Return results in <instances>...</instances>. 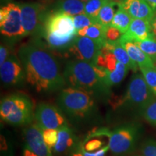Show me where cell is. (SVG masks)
<instances>
[{"label":"cell","mask_w":156,"mask_h":156,"mask_svg":"<svg viewBox=\"0 0 156 156\" xmlns=\"http://www.w3.org/2000/svg\"><path fill=\"white\" fill-rule=\"evenodd\" d=\"M17 56L24 67L26 83L37 93L50 94L62 90L65 86L58 60L41 39L20 46Z\"/></svg>","instance_id":"obj_1"},{"label":"cell","mask_w":156,"mask_h":156,"mask_svg":"<svg viewBox=\"0 0 156 156\" xmlns=\"http://www.w3.org/2000/svg\"><path fill=\"white\" fill-rule=\"evenodd\" d=\"M63 75L68 87L85 91L96 100L108 101L112 95L106 73L95 64L71 59L66 63Z\"/></svg>","instance_id":"obj_2"},{"label":"cell","mask_w":156,"mask_h":156,"mask_svg":"<svg viewBox=\"0 0 156 156\" xmlns=\"http://www.w3.org/2000/svg\"><path fill=\"white\" fill-rule=\"evenodd\" d=\"M94 97L81 90L67 87L60 90L57 106L74 122H88L96 116L97 105Z\"/></svg>","instance_id":"obj_3"},{"label":"cell","mask_w":156,"mask_h":156,"mask_svg":"<svg viewBox=\"0 0 156 156\" xmlns=\"http://www.w3.org/2000/svg\"><path fill=\"white\" fill-rule=\"evenodd\" d=\"M33 101L22 94H12L2 98L0 116L2 120L14 126H28L35 119Z\"/></svg>","instance_id":"obj_4"},{"label":"cell","mask_w":156,"mask_h":156,"mask_svg":"<svg viewBox=\"0 0 156 156\" xmlns=\"http://www.w3.org/2000/svg\"><path fill=\"white\" fill-rule=\"evenodd\" d=\"M156 98L146 83L143 75L135 73L132 75L126 93L119 100L116 106L144 109Z\"/></svg>","instance_id":"obj_5"},{"label":"cell","mask_w":156,"mask_h":156,"mask_svg":"<svg viewBox=\"0 0 156 156\" xmlns=\"http://www.w3.org/2000/svg\"><path fill=\"white\" fill-rule=\"evenodd\" d=\"M141 134V126L135 123L126 124L108 131L109 151L115 155L131 152L135 147Z\"/></svg>","instance_id":"obj_6"},{"label":"cell","mask_w":156,"mask_h":156,"mask_svg":"<svg viewBox=\"0 0 156 156\" xmlns=\"http://www.w3.org/2000/svg\"><path fill=\"white\" fill-rule=\"evenodd\" d=\"M21 9L23 37L38 36L49 10L48 5L39 2H18Z\"/></svg>","instance_id":"obj_7"},{"label":"cell","mask_w":156,"mask_h":156,"mask_svg":"<svg viewBox=\"0 0 156 156\" xmlns=\"http://www.w3.org/2000/svg\"><path fill=\"white\" fill-rule=\"evenodd\" d=\"M0 31L3 36L12 41L24 38L18 2H8L1 7Z\"/></svg>","instance_id":"obj_8"},{"label":"cell","mask_w":156,"mask_h":156,"mask_svg":"<svg viewBox=\"0 0 156 156\" xmlns=\"http://www.w3.org/2000/svg\"><path fill=\"white\" fill-rule=\"evenodd\" d=\"M93 64L104 71L106 82L111 87L122 83L129 70L126 66L119 62L114 54L103 45Z\"/></svg>","instance_id":"obj_9"},{"label":"cell","mask_w":156,"mask_h":156,"mask_svg":"<svg viewBox=\"0 0 156 156\" xmlns=\"http://www.w3.org/2000/svg\"><path fill=\"white\" fill-rule=\"evenodd\" d=\"M22 156H53L51 148L45 142L41 129L36 123L29 124L23 129Z\"/></svg>","instance_id":"obj_10"},{"label":"cell","mask_w":156,"mask_h":156,"mask_svg":"<svg viewBox=\"0 0 156 156\" xmlns=\"http://www.w3.org/2000/svg\"><path fill=\"white\" fill-rule=\"evenodd\" d=\"M35 120L41 129L58 130L67 125L65 115L58 106L51 103L42 102L35 110Z\"/></svg>","instance_id":"obj_11"},{"label":"cell","mask_w":156,"mask_h":156,"mask_svg":"<svg viewBox=\"0 0 156 156\" xmlns=\"http://www.w3.org/2000/svg\"><path fill=\"white\" fill-rule=\"evenodd\" d=\"M42 33H46L60 38L77 36L73 17L64 13L49 12L38 36Z\"/></svg>","instance_id":"obj_12"},{"label":"cell","mask_w":156,"mask_h":156,"mask_svg":"<svg viewBox=\"0 0 156 156\" xmlns=\"http://www.w3.org/2000/svg\"><path fill=\"white\" fill-rule=\"evenodd\" d=\"M103 45L85 36H77L64 55L72 60L94 64Z\"/></svg>","instance_id":"obj_13"},{"label":"cell","mask_w":156,"mask_h":156,"mask_svg":"<svg viewBox=\"0 0 156 156\" xmlns=\"http://www.w3.org/2000/svg\"><path fill=\"white\" fill-rule=\"evenodd\" d=\"M0 77L7 87H20L26 82L25 71L19 56L12 54L0 66Z\"/></svg>","instance_id":"obj_14"},{"label":"cell","mask_w":156,"mask_h":156,"mask_svg":"<svg viewBox=\"0 0 156 156\" xmlns=\"http://www.w3.org/2000/svg\"><path fill=\"white\" fill-rule=\"evenodd\" d=\"M120 7L134 19L151 21L156 14L146 0H124Z\"/></svg>","instance_id":"obj_15"},{"label":"cell","mask_w":156,"mask_h":156,"mask_svg":"<svg viewBox=\"0 0 156 156\" xmlns=\"http://www.w3.org/2000/svg\"><path fill=\"white\" fill-rule=\"evenodd\" d=\"M119 43L125 48L132 61L137 64L139 69L142 67H155L153 60L142 51L134 41L129 38L125 36V34L123 35Z\"/></svg>","instance_id":"obj_16"},{"label":"cell","mask_w":156,"mask_h":156,"mask_svg":"<svg viewBox=\"0 0 156 156\" xmlns=\"http://www.w3.org/2000/svg\"><path fill=\"white\" fill-rule=\"evenodd\" d=\"M78 145L77 138L68 125L58 130V140L53 147L56 155H60L73 151Z\"/></svg>","instance_id":"obj_17"},{"label":"cell","mask_w":156,"mask_h":156,"mask_svg":"<svg viewBox=\"0 0 156 156\" xmlns=\"http://www.w3.org/2000/svg\"><path fill=\"white\" fill-rule=\"evenodd\" d=\"M124 34L134 41H140L154 37L152 34L151 21L143 19L132 18L129 27Z\"/></svg>","instance_id":"obj_18"},{"label":"cell","mask_w":156,"mask_h":156,"mask_svg":"<svg viewBox=\"0 0 156 156\" xmlns=\"http://www.w3.org/2000/svg\"><path fill=\"white\" fill-rule=\"evenodd\" d=\"M85 2L80 0H56L48 5V10L51 13H64L73 17L85 12Z\"/></svg>","instance_id":"obj_19"},{"label":"cell","mask_w":156,"mask_h":156,"mask_svg":"<svg viewBox=\"0 0 156 156\" xmlns=\"http://www.w3.org/2000/svg\"><path fill=\"white\" fill-rule=\"evenodd\" d=\"M103 46H105L112 53L114 54L115 58L120 62L121 63L126 66L129 69L132 70V71L136 72L139 69L137 64H136L131 59L126 51L125 50L121 44L119 42H107L106 41L103 44Z\"/></svg>","instance_id":"obj_20"},{"label":"cell","mask_w":156,"mask_h":156,"mask_svg":"<svg viewBox=\"0 0 156 156\" xmlns=\"http://www.w3.org/2000/svg\"><path fill=\"white\" fill-rule=\"evenodd\" d=\"M120 8V4L109 1L101 8L96 17L98 23L106 27L112 24L115 14Z\"/></svg>","instance_id":"obj_21"},{"label":"cell","mask_w":156,"mask_h":156,"mask_svg":"<svg viewBox=\"0 0 156 156\" xmlns=\"http://www.w3.org/2000/svg\"><path fill=\"white\" fill-rule=\"evenodd\" d=\"M105 28L106 27L99 24V23H95L90 26L77 31V36L87 37V38L103 45V44L106 42L104 36Z\"/></svg>","instance_id":"obj_22"},{"label":"cell","mask_w":156,"mask_h":156,"mask_svg":"<svg viewBox=\"0 0 156 156\" xmlns=\"http://www.w3.org/2000/svg\"><path fill=\"white\" fill-rule=\"evenodd\" d=\"M132 20V17L120 7L115 14L111 25L119 29L124 34L127 31Z\"/></svg>","instance_id":"obj_23"},{"label":"cell","mask_w":156,"mask_h":156,"mask_svg":"<svg viewBox=\"0 0 156 156\" xmlns=\"http://www.w3.org/2000/svg\"><path fill=\"white\" fill-rule=\"evenodd\" d=\"M135 42L142 51L149 56L155 63L156 62V38L151 37L145 40Z\"/></svg>","instance_id":"obj_24"},{"label":"cell","mask_w":156,"mask_h":156,"mask_svg":"<svg viewBox=\"0 0 156 156\" xmlns=\"http://www.w3.org/2000/svg\"><path fill=\"white\" fill-rule=\"evenodd\" d=\"M109 1L110 0H89L85 2L84 13L96 20L101 8Z\"/></svg>","instance_id":"obj_25"},{"label":"cell","mask_w":156,"mask_h":156,"mask_svg":"<svg viewBox=\"0 0 156 156\" xmlns=\"http://www.w3.org/2000/svg\"><path fill=\"white\" fill-rule=\"evenodd\" d=\"M140 69L147 85L156 97V68L155 67H142Z\"/></svg>","instance_id":"obj_26"},{"label":"cell","mask_w":156,"mask_h":156,"mask_svg":"<svg viewBox=\"0 0 156 156\" xmlns=\"http://www.w3.org/2000/svg\"><path fill=\"white\" fill-rule=\"evenodd\" d=\"M73 21L77 31L98 23L96 20L88 16L85 13H82V14L73 16Z\"/></svg>","instance_id":"obj_27"},{"label":"cell","mask_w":156,"mask_h":156,"mask_svg":"<svg viewBox=\"0 0 156 156\" xmlns=\"http://www.w3.org/2000/svg\"><path fill=\"white\" fill-rule=\"evenodd\" d=\"M141 112L142 116L147 122L156 126V98Z\"/></svg>","instance_id":"obj_28"},{"label":"cell","mask_w":156,"mask_h":156,"mask_svg":"<svg viewBox=\"0 0 156 156\" xmlns=\"http://www.w3.org/2000/svg\"><path fill=\"white\" fill-rule=\"evenodd\" d=\"M124 34L119 29L110 25L105 28V41L107 42H119Z\"/></svg>","instance_id":"obj_29"},{"label":"cell","mask_w":156,"mask_h":156,"mask_svg":"<svg viewBox=\"0 0 156 156\" xmlns=\"http://www.w3.org/2000/svg\"><path fill=\"white\" fill-rule=\"evenodd\" d=\"M141 152L143 156H156V140L147 139L141 145Z\"/></svg>","instance_id":"obj_30"},{"label":"cell","mask_w":156,"mask_h":156,"mask_svg":"<svg viewBox=\"0 0 156 156\" xmlns=\"http://www.w3.org/2000/svg\"><path fill=\"white\" fill-rule=\"evenodd\" d=\"M42 135L45 142L50 148L54 147L58 140V130L41 129Z\"/></svg>","instance_id":"obj_31"},{"label":"cell","mask_w":156,"mask_h":156,"mask_svg":"<svg viewBox=\"0 0 156 156\" xmlns=\"http://www.w3.org/2000/svg\"><path fill=\"white\" fill-rule=\"evenodd\" d=\"M102 144L103 142L101 140L94 139V137H93V140H89L85 145H81V147H80V148L87 152H94L103 147H102Z\"/></svg>","instance_id":"obj_32"},{"label":"cell","mask_w":156,"mask_h":156,"mask_svg":"<svg viewBox=\"0 0 156 156\" xmlns=\"http://www.w3.org/2000/svg\"><path fill=\"white\" fill-rule=\"evenodd\" d=\"M12 51V46L10 44H1L0 46V66H2L5 63L6 60L8 58L10 55Z\"/></svg>","instance_id":"obj_33"},{"label":"cell","mask_w":156,"mask_h":156,"mask_svg":"<svg viewBox=\"0 0 156 156\" xmlns=\"http://www.w3.org/2000/svg\"><path fill=\"white\" fill-rule=\"evenodd\" d=\"M108 150H109L108 145H107L97 151L87 152V151H84L83 149H81V148H80L79 152L83 156H105V155H106V153L108 152Z\"/></svg>","instance_id":"obj_34"},{"label":"cell","mask_w":156,"mask_h":156,"mask_svg":"<svg viewBox=\"0 0 156 156\" xmlns=\"http://www.w3.org/2000/svg\"><path fill=\"white\" fill-rule=\"evenodd\" d=\"M151 26L152 34H153L154 38H156V14L153 17V18L151 20Z\"/></svg>","instance_id":"obj_35"},{"label":"cell","mask_w":156,"mask_h":156,"mask_svg":"<svg viewBox=\"0 0 156 156\" xmlns=\"http://www.w3.org/2000/svg\"><path fill=\"white\" fill-rule=\"evenodd\" d=\"M146 2L149 4V5L156 13V0H146Z\"/></svg>","instance_id":"obj_36"},{"label":"cell","mask_w":156,"mask_h":156,"mask_svg":"<svg viewBox=\"0 0 156 156\" xmlns=\"http://www.w3.org/2000/svg\"><path fill=\"white\" fill-rule=\"evenodd\" d=\"M72 156H83V155H82V154L80 153L79 151H78V152H75V153H73Z\"/></svg>","instance_id":"obj_37"},{"label":"cell","mask_w":156,"mask_h":156,"mask_svg":"<svg viewBox=\"0 0 156 156\" xmlns=\"http://www.w3.org/2000/svg\"><path fill=\"white\" fill-rule=\"evenodd\" d=\"M111 1H113V2H115L121 4V3L122 2H124V0H111Z\"/></svg>","instance_id":"obj_38"},{"label":"cell","mask_w":156,"mask_h":156,"mask_svg":"<svg viewBox=\"0 0 156 156\" xmlns=\"http://www.w3.org/2000/svg\"><path fill=\"white\" fill-rule=\"evenodd\" d=\"M80 1H82V2H86L89 1V0H80Z\"/></svg>","instance_id":"obj_39"},{"label":"cell","mask_w":156,"mask_h":156,"mask_svg":"<svg viewBox=\"0 0 156 156\" xmlns=\"http://www.w3.org/2000/svg\"><path fill=\"white\" fill-rule=\"evenodd\" d=\"M154 64H155V67L156 68V62H155V63H154Z\"/></svg>","instance_id":"obj_40"}]
</instances>
